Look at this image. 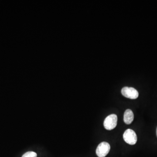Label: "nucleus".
I'll list each match as a JSON object with an SVG mask.
<instances>
[{
  "label": "nucleus",
  "instance_id": "nucleus-1",
  "mask_svg": "<svg viewBox=\"0 0 157 157\" xmlns=\"http://www.w3.org/2000/svg\"><path fill=\"white\" fill-rule=\"evenodd\" d=\"M117 122V116L114 114L107 116L104 121V127L107 130H113L116 128Z\"/></svg>",
  "mask_w": 157,
  "mask_h": 157
},
{
  "label": "nucleus",
  "instance_id": "nucleus-2",
  "mask_svg": "<svg viewBox=\"0 0 157 157\" xmlns=\"http://www.w3.org/2000/svg\"><path fill=\"white\" fill-rule=\"evenodd\" d=\"M123 138L124 141L130 145H134L137 141V135L132 129L126 130L123 135Z\"/></svg>",
  "mask_w": 157,
  "mask_h": 157
},
{
  "label": "nucleus",
  "instance_id": "nucleus-3",
  "mask_svg": "<svg viewBox=\"0 0 157 157\" xmlns=\"http://www.w3.org/2000/svg\"><path fill=\"white\" fill-rule=\"evenodd\" d=\"M110 146L107 142H103L99 144L97 149L96 154L99 157H105L109 153Z\"/></svg>",
  "mask_w": 157,
  "mask_h": 157
},
{
  "label": "nucleus",
  "instance_id": "nucleus-4",
  "mask_svg": "<svg viewBox=\"0 0 157 157\" xmlns=\"http://www.w3.org/2000/svg\"><path fill=\"white\" fill-rule=\"evenodd\" d=\"M121 94L124 97L131 99H137L139 96L138 91L133 87L123 88L121 90Z\"/></svg>",
  "mask_w": 157,
  "mask_h": 157
},
{
  "label": "nucleus",
  "instance_id": "nucleus-5",
  "mask_svg": "<svg viewBox=\"0 0 157 157\" xmlns=\"http://www.w3.org/2000/svg\"><path fill=\"white\" fill-rule=\"evenodd\" d=\"M134 113L131 109H128L125 111L124 115V121L127 124H130L134 120Z\"/></svg>",
  "mask_w": 157,
  "mask_h": 157
},
{
  "label": "nucleus",
  "instance_id": "nucleus-6",
  "mask_svg": "<svg viewBox=\"0 0 157 157\" xmlns=\"http://www.w3.org/2000/svg\"><path fill=\"white\" fill-rule=\"evenodd\" d=\"M37 155L33 151H28L23 155L22 157H37Z\"/></svg>",
  "mask_w": 157,
  "mask_h": 157
},
{
  "label": "nucleus",
  "instance_id": "nucleus-7",
  "mask_svg": "<svg viewBox=\"0 0 157 157\" xmlns=\"http://www.w3.org/2000/svg\"></svg>",
  "mask_w": 157,
  "mask_h": 157
}]
</instances>
